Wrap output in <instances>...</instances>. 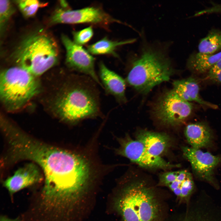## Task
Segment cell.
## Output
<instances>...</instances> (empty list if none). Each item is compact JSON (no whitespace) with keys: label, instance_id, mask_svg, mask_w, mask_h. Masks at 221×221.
I'll return each mask as SVG.
<instances>
[{"label":"cell","instance_id":"ac0fdd59","mask_svg":"<svg viewBox=\"0 0 221 221\" xmlns=\"http://www.w3.org/2000/svg\"><path fill=\"white\" fill-rule=\"evenodd\" d=\"M221 59V51L209 54L198 52L192 54L187 60V66L191 72L202 74L208 71Z\"/></svg>","mask_w":221,"mask_h":221},{"label":"cell","instance_id":"d4e9b609","mask_svg":"<svg viewBox=\"0 0 221 221\" xmlns=\"http://www.w3.org/2000/svg\"><path fill=\"white\" fill-rule=\"evenodd\" d=\"M215 13H221V4L214 5L211 7L200 11L196 13L194 16H196L205 14Z\"/></svg>","mask_w":221,"mask_h":221},{"label":"cell","instance_id":"83f0119b","mask_svg":"<svg viewBox=\"0 0 221 221\" xmlns=\"http://www.w3.org/2000/svg\"><path fill=\"white\" fill-rule=\"evenodd\" d=\"M0 221H21L17 219H11L6 216H1L0 218Z\"/></svg>","mask_w":221,"mask_h":221},{"label":"cell","instance_id":"8992f818","mask_svg":"<svg viewBox=\"0 0 221 221\" xmlns=\"http://www.w3.org/2000/svg\"><path fill=\"white\" fill-rule=\"evenodd\" d=\"M116 206L125 221H153L158 212L152 190L141 181L127 186L117 200Z\"/></svg>","mask_w":221,"mask_h":221},{"label":"cell","instance_id":"ffe728a7","mask_svg":"<svg viewBox=\"0 0 221 221\" xmlns=\"http://www.w3.org/2000/svg\"><path fill=\"white\" fill-rule=\"evenodd\" d=\"M199 52L213 54L221 50V30L210 32L200 41L198 46Z\"/></svg>","mask_w":221,"mask_h":221},{"label":"cell","instance_id":"9c48e42d","mask_svg":"<svg viewBox=\"0 0 221 221\" xmlns=\"http://www.w3.org/2000/svg\"><path fill=\"white\" fill-rule=\"evenodd\" d=\"M119 142L117 153L143 168L166 170L177 167V165L167 161L161 157L153 155L142 143L129 136L120 139Z\"/></svg>","mask_w":221,"mask_h":221},{"label":"cell","instance_id":"484cf974","mask_svg":"<svg viewBox=\"0 0 221 221\" xmlns=\"http://www.w3.org/2000/svg\"><path fill=\"white\" fill-rule=\"evenodd\" d=\"M221 73V59L218 61L208 72V77Z\"/></svg>","mask_w":221,"mask_h":221},{"label":"cell","instance_id":"9a60e30c","mask_svg":"<svg viewBox=\"0 0 221 221\" xmlns=\"http://www.w3.org/2000/svg\"><path fill=\"white\" fill-rule=\"evenodd\" d=\"M136 138L151 154L156 156L161 157L172 145L171 138L165 133L142 130L137 133Z\"/></svg>","mask_w":221,"mask_h":221},{"label":"cell","instance_id":"44dd1931","mask_svg":"<svg viewBox=\"0 0 221 221\" xmlns=\"http://www.w3.org/2000/svg\"><path fill=\"white\" fill-rule=\"evenodd\" d=\"M182 221H221V216L207 211L192 210L188 212Z\"/></svg>","mask_w":221,"mask_h":221},{"label":"cell","instance_id":"7c38bea8","mask_svg":"<svg viewBox=\"0 0 221 221\" xmlns=\"http://www.w3.org/2000/svg\"><path fill=\"white\" fill-rule=\"evenodd\" d=\"M160 185L167 187L181 201L188 203L195 192L191 174L185 170L165 172L159 176Z\"/></svg>","mask_w":221,"mask_h":221},{"label":"cell","instance_id":"2e32d148","mask_svg":"<svg viewBox=\"0 0 221 221\" xmlns=\"http://www.w3.org/2000/svg\"><path fill=\"white\" fill-rule=\"evenodd\" d=\"M173 85L172 90L183 99L189 102L194 101L211 108H216V105L207 102L200 98L199 84L194 78L189 77L176 80L173 82Z\"/></svg>","mask_w":221,"mask_h":221},{"label":"cell","instance_id":"603a6c76","mask_svg":"<svg viewBox=\"0 0 221 221\" xmlns=\"http://www.w3.org/2000/svg\"><path fill=\"white\" fill-rule=\"evenodd\" d=\"M12 5L9 0L0 1V27L3 32L6 25L14 12Z\"/></svg>","mask_w":221,"mask_h":221},{"label":"cell","instance_id":"5b68a950","mask_svg":"<svg viewBox=\"0 0 221 221\" xmlns=\"http://www.w3.org/2000/svg\"><path fill=\"white\" fill-rule=\"evenodd\" d=\"M36 77L17 66L1 72L0 97L7 109L18 110L36 95L39 89Z\"/></svg>","mask_w":221,"mask_h":221},{"label":"cell","instance_id":"7402d4cb","mask_svg":"<svg viewBox=\"0 0 221 221\" xmlns=\"http://www.w3.org/2000/svg\"><path fill=\"white\" fill-rule=\"evenodd\" d=\"M16 2L22 14L26 17L33 16L39 7L47 4L36 0H20Z\"/></svg>","mask_w":221,"mask_h":221},{"label":"cell","instance_id":"277c9868","mask_svg":"<svg viewBox=\"0 0 221 221\" xmlns=\"http://www.w3.org/2000/svg\"><path fill=\"white\" fill-rule=\"evenodd\" d=\"M141 54L133 62L126 81L138 91L145 94L169 81L174 69L169 59L160 51L149 48Z\"/></svg>","mask_w":221,"mask_h":221},{"label":"cell","instance_id":"5bb4252c","mask_svg":"<svg viewBox=\"0 0 221 221\" xmlns=\"http://www.w3.org/2000/svg\"><path fill=\"white\" fill-rule=\"evenodd\" d=\"M98 76L106 94L113 96L119 104L126 102V81L122 77L102 62L99 64Z\"/></svg>","mask_w":221,"mask_h":221},{"label":"cell","instance_id":"8fae6325","mask_svg":"<svg viewBox=\"0 0 221 221\" xmlns=\"http://www.w3.org/2000/svg\"><path fill=\"white\" fill-rule=\"evenodd\" d=\"M182 149L183 155L190 163L196 176L218 188L213 177V171L221 162V157L192 147L184 146Z\"/></svg>","mask_w":221,"mask_h":221},{"label":"cell","instance_id":"ba28073f","mask_svg":"<svg viewBox=\"0 0 221 221\" xmlns=\"http://www.w3.org/2000/svg\"><path fill=\"white\" fill-rule=\"evenodd\" d=\"M53 24H91L106 29L114 22L121 23L100 7L91 6L77 10L64 8L57 10L51 19Z\"/></svg>","mask_w":221,"mask_h":221},{"label":"cell","instance_id":"d6986e66","mask_svg":"<svg viewBox=\"0 0 221 221\" xmlns=\"http://www.w3.org/2000/svg\"><path fill=\"white\" fill-rule=\"evenodd\" d=\"M134 41V39L121 41H112L105 37L95 43L88 45L87 51L93 55L112 54L116 56L115 50L118 47L131 43Z\"/></svg>","mask_w":221,"mask_h":221},{"label":"cell","instance_id":"cb8c5ba5","mask_svg":"<svg viewBox=\"0 0 221 221\" xmlns=\"http://www.w3.org/2000/svg\"><path fill=\"white\" fill-rule=\"evenodd\" d=\"M93 35V31L91 26L81 30L73 32V41L76 45L81 46L87 43Z\"/></svg>","mask_w":221,"mask_h":221},{"label":"cell","instance_id":"30bf717a","mask_svg":"<svg viewBox=\"0 0 221 221\" xmlns=\"http://www.w3.org/2000/svg\"><path fill=\"white\" fill-rule=\"evenodd\" d=\"M61 38L66 50L65 62L67 67L72 71L90 77L103 88L95 70L94 57L67 36L63 35Z\"/></svg>","mask_w":221,"mask_h":221},{"label":"cell","instance_id":"6da1fadb","mask_svg":"<svg viewBox=\"0 0 221 221\" xmlns=\"http://www.w3.org/2000/svg\"><path fill=\"white\" fill-rule=\"evenodd\" d=\"M5 136L10 160H29L42 169L45 177L43 203L61 206L76 201L91 177L90 167L84 158L36 140L15 127Z\"/></svg>","mask_w":221,"mask_h":221},{"label":"cell","instance_id":"7a4b0ae2","mask_svg":"<svg viewBox=\"0 0 221 221\" xmlns=\"http://www.w3.org/2000/svg\"><path fill=\"white\" fill-rule=\"evenodd\" d=\"M67 79L54 105L59 117L64 122L76 124L103 117L97 83L80 74H71Z\"/></svg>","mask_w":221,"mask_h":221},{"label":"cell","instance_id":"52a82bcc","mask_svg":"<svg viewBox=\"0 0 221 221\" xmlns=\"http://www.w3.org/2000/svg\"><path fill=\"white\" fill-rule=\"evenodd\" d=\"M193 106L172 89L161 96L155 104L153 114L163 125L174 127L182 124L191 114Z\"/></svg>","mask_w":221,"mask_h":221},{"label":"cell","instance_id":"e0dca14e","mask_svg":"<svg viewBox=\"0 0 221 221\" xmlns=\"http://www.w3.org/2000/svg\"><path fill=\"white\" fill-rule=\"evenodd\" d=\"M184 134L191 147L196 149L208 146L212 138L211 130L206 123L203 122L189 124L185 128Z\"/></svg>","mask_w":221,"mask_h":221},{"label":"cell","instance_id":"4fadbf2b","mask_svg":"<svg viewBox=\"0 0 221 221\" xmlns=\"http://www.w3.org/2000/svg\"><path fill=\"white\" fill-rule=\"evenodd\" d=\"M35 163H30L18 169L6 179L3 186L12 195L19 191L39 183L44 177L40 168Z\"/></svg>","mask_w":221,"mask_h":221},{"label":"cell","instance_id":"3957f363","mask_svg":"<svg viewBox=\"0 0 221 221\" xmlns=\"http://www.w3.org/2000/svg\"><path fill=\"white\" fill-rule=\"evenodd\" d=\"M58 56L56 42L51 36L42 32L25 37L14 54L17 66L36 77L55 65Z\"/></svg>","mask_w":221,"mask_h":221},{"label":"cell","instance_id":"4316f807","mask_svg":"<svg viewBox=\"0 0 221 221\" xmlns=\"http://www.w3.org/2000/svg\"><path fill=\"white\" fill-rule=\"evenodd\" d=\"M209 79L221 83V73L208 77Z\"/></svg>","mask_w":221,"mask_h":221}]
</instances>
